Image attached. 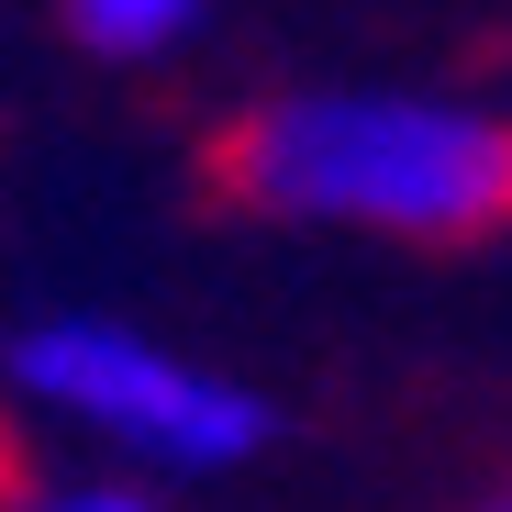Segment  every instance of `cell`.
Returning a JSON list of instances; mask_svg holds the SVG:
<instances>
[{
  "mask_svg": "<svg viewBox=\"0 0 512 512\" xmlns=\"http://www.w3.org/2000/svg\"><path fill=\"white\" fill-rule=\"evenodd\" d=\"M468 512H512V479H501V490H479V501H468Z\"/></svg>",
  "mask_w": 512,
  "mask_h": 512,
  "instance_id": "8992f818",
  "label": "cell"
},
{
  "mask_svg": "<svg viewBox=\"0 0 512 512\" xmlns=\"http://www.w3.org/2000/svg\"><path fill=\"white\" fill-rule=\"evenodd\" d=\"M201 190L312 234L490 245L512 234V112L446 90H268L201 134Z\"/></svg>",
  "mask_w": 512,
  "mask_h": 512,
  "instance_id": "6da1fadb",
  "label": "cell"
},
{
  "mask_svg": "<svg viewBox=\"0 0 512 512\" xmlns=\"http://www.w3.org/2000/svg\"><path fill=\"white\" fill-rule=\"evenodd\" d=\"M201 12H212V0H56V23L90 45V56H112V67L179 56V45L201 34Z\"/></svg>",
  "mask_w": 512,
  "mask_h": 512,
  "instance_id": "3957f363",
  "label": "cell"
},
{
  "mask_svg": "<svg viewBox=\"0 0 512 512\" xmlns=\"http://www.w3.org/2000/svg\"><path fill=\"white\" fill-rule=\"evenodd\" d=\"M0 512H156V501L123 490V479H78V490H23V501H0Z\"/></svg>",
  "mask_w": 512,
  "mask_h": 512,
  "instance_id": "277c9868",
  "label": "cell"
},
{
  "mask_svg": "<svg viewBox=\"0 0 512 512\" xmlns=\"http://www.w3.org/2000/svg\"><path fill=\"white\" fill-rule=\"evenodd\" d=\"M0 501H23V446H12V423H0Z\"/></svg>",
  "mask_w": 512,
  "mask_h": 512,
  "instance_id": "5b68a950",
  "label": "cell"
},
{
  "mask_svg": "<svg viewBox=\"0 0 512 512\" xmlns=\"http://www.w3.org/2000/svg\"><path fill=\"white\" fill-rule=\"evenodd\" d=\"M0 379H12V401L101 435L112 457H134L156 479H223L279 435L268 390H245V379L201 368L190 346H167L145 323H112V312H34L0 346Z\"/></svg>",
  "mask_w": 512,
  "mask_h": 512,
  "instance_id": "7a4b0ae2",
  "label": "cell"
}]
</instances>
